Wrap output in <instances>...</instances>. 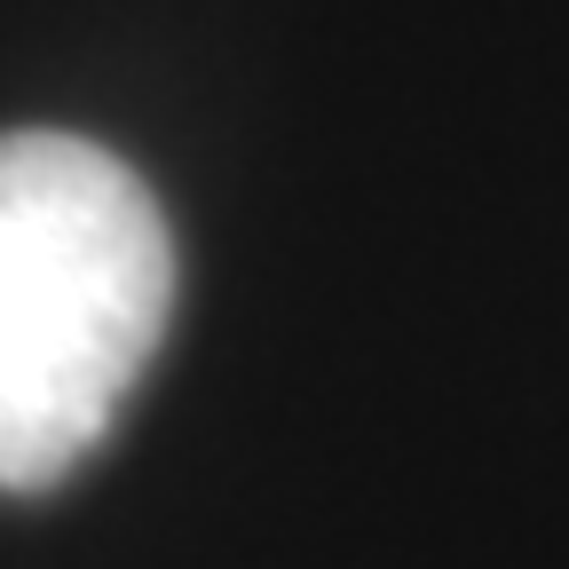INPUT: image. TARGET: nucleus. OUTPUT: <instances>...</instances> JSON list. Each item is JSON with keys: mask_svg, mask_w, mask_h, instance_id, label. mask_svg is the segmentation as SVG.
Here are the masks:
<instances>
[{"mask_svg": "<svg viewBox=\"0 0 569 569\" xmlns=\"http://www.w3.org/2000/svg\"><path fill=\"white\" fill-rule=\"evenodd\" d=\"M174 317L159 198L103 142L0 134V490L80 467Z\"/></svg>", "mask_w": 569, "mask_h": 569, "instance_id": "nucleus-1", "label": "nucleus"}]
</instances>
